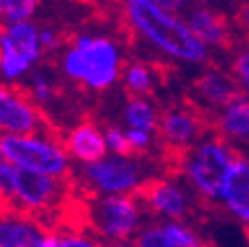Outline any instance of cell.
Instances as JSON below:
<instances>
[{
  "label": "cell",
  "mask_w": 249,
  "mask_h": 247,
  "mask_svg": "<svg viewBox=\"0 0 249 247\" xmlns=\"http://www.w3.org/2000/svg\"><path fill=\"white\" fill-rule=\"evenodd\" d=\"M121 18L135 40L174 64H210L212 52L194 36L184 16L164 10L159 0H127L121 4Z\"/></svg>",
  "instance_id": "1"
},
{
  "label": "cell",
  "mask_w": 249,
  "mask_h": 247,
  "mask_svg": "<svg viewBox=\"0 0 249 247\" xmlns=\"http://www.w3.org/2000/svg\"><path fill=\"white\" fill-rule=\"evenodd\" d=\"M123 44L105 32L79 30L57 55V71L66 81L93 95L111 91L127 66Z\"/></svg>",
  "instance_id": "2"
},
{
  "label": "cell",
  "mask_w": 249,
  "mask_h": 247,
  "mask_svg": "<svg viewBox=\"0 0 249 247\" xmlns=\"http://www.w3.org/2000/svg\"><path fill=\"white\" fill-rule=\"evenodd\" d=\"M235 157V146L217 133H210L198 144L174 157L172 174L192 190L198 202L217 204Z\"/></svg>",
  "instance_id": "3"
},
{
  "label": "cell",
  "mask_w": 249,
  "mask_h": 247,
  "mask_svg": "<svg viewBox=\"0 0 249 247\" xmlns=\"http://www.w3.org/2000/svg\"><path fill=\"white\" fill-rule=\"evenodd\" d=\"M159 176L152 170L148 159L142 157H115L107 154L105 159L79 166L71 180L87 198H105V196H139L142 188Z\"/></svg>",
  "instance_id": "4"
},
{
  "label": "cell",
  "mask_w": 249,
  "mask_h": 247,
  "mask_svg": "<svg viewBox=\"0 0 249 247\" xmlns=\"http://www.w3.org/2000/svg\"><path fill=\"white\" fill-rule=\"evenodd\" d=\"M0 157L16 168L40 172L57 180H71L75 172V164L66 152L61 135L53 129L34 135L0 137Z\"/></svg>",
  "instance_id": "5"
},
{
  "label": "cell",
  "mask_w": 249,
  "mask_h": 247,
  "mask_svg": "<svg viewBox=\"0 0 249 247\" xmlns=\"http://www.w3.org/2000/svg\"><path fill=\"white\" fill-rule=\"evenodd\" d=\"M148 220L139 196L89 198L85 204V226L103 243H133Z\"/></svg>",
  "instance_id": "6"
},
{
  "label": "cell",
  "mask_w": 249,
  "mask_h": 247,
  "mask_svg": "<svg viewBox=\"0 0 249 247\" xmlns=\"http://www.w3.org/2000/svg\"><path fill=\"white\" fill-rule=\"evenodd\" d=\"M40 24L36 20L0 28V81L20 85L44 59Z\"/></svg>",
  "instance_id": "7"
},
{
  "label": "cell",
  "mask_w": 249,
  "mask_h": 247,
  "mask_svg": "<svg viewBox=\"0 0 249 247\" xmlns=\"http://www.w3.org/2000/svg\"><path fill=\"white\" fill-rule=\"evenodd\" d=\"M213 133L212 119L192 101L174 103L162 109L159 125V142L170 157L186 152Z\"/></svg>",
  "instance_id": "8"
},
{
  "label": "cell",
  "mask_w": 249,
  "mask_h": 247,
  "mask_svg": "<svg viewBox=\"0 0 249 247\" xmlns=\"http://www.w3.org/2000/svg\"><path fill=\"white\" fill-rule=\"evenodd\" d=\"M148 218L154 222H188L196 196L176 174H159L139 194Z\"/></svg>",
  "instance_id": "9"
},
{
  "label": "cell",
  "mask_w": 249,
  "mask_h": 247,
  "mask_svg": "<svg viewBox=\"0 0 249 247\" xmlns=\"http://www.w3.org/2000/svg\"><path fill=\"white\" fill-rule=\"evenodd\" d=\"M70 180H57L40 172L16 168V188L12 212L44 220L66 202Z\"/></svg>",
  "instance_id": "10"
},
{
  "label": "cell",
  "mask_w": 249,
  "mask_h": 247,
  "mask_svg": "<svg viewBox=\"0 0 249 247\" xmlns=\"http://www.w3.org/2000/svg\"><path fill=\"white\" fill-rule=\"evenodd\" d=\"M48 129H52L48 119L26 89L0 81V137L34 135Z\"/></svg>",
  "instance_id": "11"
},
{
  "label": "cell",
  "mask_w": 249,
  "mask_h": 247,
  "mask_svg": "<svg viewBox=\"0 0 249 247\" xmlns=\"http://www.w3.org/2000/svg\"><path fill=\"white\" fill-rule=\"evenodd\" d=\"M0 247H57V228L46 220L6 210L0 218Z\"/></svg>",
  "instance_id": "12"
},
{
  "label": "cell",
  "mask_w": 249,
  "mask_h": 247,
  "mask_svg": "<svg viewBox=\"0 0 249 247\" xmlns=\"http://www.w3.org/2000/svg\"><path fill=\"white\" fill-rule=\"evenodd\" d=\"M239 97L243 95L233 75L222 68L210 66L202 70L192 83V103L206 115L212 113V119Z\"/></svg>",
  "instance_id": "13"
},
{
  "label": "cell",
  "mask_w": 249,
  "mask_h": 247,
  "mask_svg": "<svg viewBox=\"0 0 249 247\" xmlns=\"http://www.w3.org/2000/svg\"><path fill=\"white\" fill-rule=\"evenodd\" d=\"M61 141H64L66 152L70 154L71 162L79 166L93 164L109 154L105 142V127L93 119L77 121L61 135Z\"/></svg>",
  "instance_id": "14"
},
{
  "label": "cell",
  "mask_w": 249,
  "mask_h": 247,
  "mask_svg": "<svg viewBox=\"0 0 249 247\" xmlns=\"http://www.w3.org/2000/svg\"><path fill=\"white\" fill-rule=\"evenodd\" d=\"M184 20L190 26L194 36L210 52H222L231 48L233 30L224 12L208 4H190L188 10L184 12Z\"/></svg>",
  "instance_id": "15"
},
{
  "label": "cell",
  "mask_w": 249,
  "mask_h": 247,
  "mask_svg": "<svg viewBox=\"0 0 249 247\" xmlns=\"http://www.w3.org/2000/svg\"><path fill=\"white\" fill-rule=\"evenodd\" d=\"M226 213L249 228V157L237 152L220 196Z\"/></svg>",
  "instance_id": "16"
},
{
  "label": "cell",
  "mask_w": 249,
  "mask_h": 247,
  "mask_svg": "<svg viewBox=\"0 0 249 247\" xmlns=\"http://www.w3.org/2000/svg\"><path fill=\"white\" fill-rule=\"evenodd\" d=\"M213 133L226 139L231 146L249 142V99L239 97L222 109L213 119Z\"/></svg>",
  "instance_id": "17"
},
{
  "label": "cell",
  "mask_w": 249,
  "mask_h": 247,
  "mask_svg": "<svg viewBox=\"0 0 249 247\" xmlns=\"http://www.w3.org/2000/svg\"><path fill=\"white\" fill-rule=\"evenodd\" d=\"M162 109L152 101V97H127L123 103L121 119L124 129H139L159 135Z\"/></svg>",
  "instance_id": "18"
},
{
  "label": "cell",
  "mask_w": 249,
  "mask_h": 247,
  "mask_svg": "<svg viewBox=\"0 0 249 247\" xmlns=\"http://www.w3.org/2000/svg\"><path fill=\"white\" fill-rule=\"evenodd\" d=\"M127 97H152L159 85V70L146 59H129L121 79Z\"/></svg>",
  "instance_id": "19"
},
{
  "label": "cell",
  "mask_w": 249,
  "mask_h": 247,
  "mask_svg": "<svg viewBox=\"0 0 249 247\" xmlns=\"http://www.w3.org/2000/svg\"><path fill=\"white\" fill-rule=\"evenodd\" d=\"M22 87L26 89V93L30 95V99H32L40 109L48 107V105L53 101L55 93H57L55 77H53L52 73L44 71L42 68H38L32 75H30V77L24 81Z\"/></svg>",
  "instance_id": "20"
},
{
  "label": "cell",
  "mask_w": 249,
  "mask_h": 247,
  "mask_svg": "<svg viewBox=\"0 0 249 247\" xmlns=\"http://www.w3.org/2000/svg\"><path fill=\"white\" fill-rule=\"evenodd\" d=\"M38 10V0H0V28L32 22Z\"/></svg>",
  "instance_id": "21"
},
{
  "label": "cell",
  "mask_w": 249,
  "mask_h": 247,
  "mask_svg": "<svg viewBox=\"0 0 249 247\" xmlns=\"http://www.w3.org/2000/svg\"><path fill=\"white\" fill-rule=\"evenodd\" d=\"M57 247H103V241L85 224L75 228H57Z\"/></svg>",
  "instance_id": "22"
},
{
  "label": "cell",
  "mask_w": 249,
  "mask_h": 247,
  "mask_svg": "<svg viewBox=\"0 0 249 247\" xmlns=\"http://www.w3.org/2000/svg\"><path fill=\"white\" fill-rule=\"evenodd\" d=\"M135 247H178L170 235L164 231L162 224L160 222H154V220H148L142 229L137 233L135 241H133Z\"/></svg>",
  "instance_id": "23"
},
{
  "label": "cell",
  "mask_w": 249,
  "mask_h": 247,
  "mask_svg": "<svg viewBox=\"0 0 249 247\" xmlns=\"http://www.w3.org/2000/svg\"><path fill=\"white\" fill-rule=\"evenodd\" d=\"M164 231L178 247H206L202 235L188 222H160Z\"/></svg>",
  "instance_id": "24"
},
{
  "label": "cell",
  "mask_w": 249,
  "mask_h": 247,
  "mask_svg": "<svg viewBox=\"0 0 249 247\" xmlns=\"http://www.w3.org/2000/svg\"><path fill=\"white\" fill-rule=\"evenodd\" d=\"M230 73L233 75L241 95L249 99V46H243L233 53L230 64Z\"/></svg>",
  "instance_id": "25"
},
{
  "label": "cell",
  "mask_w": 249,
  "mask_h": 247,
  "mask_svg": "<svg viewBox=\"0 0 249 247\" xmlns=\"http://www.w3.org/2000/svg\"><path fill=\"white\" fill-rule=\"evenodd\" d=\"M124 131H127L129 146H131V152L135 154V157L148 159V157H150V152L154 150V146L160 144L157 133L139 131V129H124Z\"/></svg>",
  "instance_id": "26"
},
{
  "label": "cell",
  "mask_w": 249,
  "mask_h": 247,
  "mask_svg": "<svg viewBox=\"0 0 249 247\" xmlns=\"http://www.w3.org/2000/svg\"><path fill=\"white\" fill-rule=\"evenodd\" d=\"M105 142H107V150L109 154L115 157H131V146H129V139H127V131L121 125H105Z\"/></svg>",
  "instance_id": "27"
},
{
  "label": "cell",
  "mask_w": 249,
  "mask_h": 247,
  "mask_svg": "<svg viewBox=\"0 0 249 247\" xmlns=\"http://www.w3.org/2000/svg\"><path fill=\"white\" fill-rule=\"evenodd\" d=\"M16 188V166H12L6 159L0 157V202L6 210L12 208Z\"/></svg>",
  "instance_id": "28"
},
{
  "label": "cell",
  "mask_w": 249,
  "mask_h": 247,
  "mask_svg": "<svg viewBox=\"0 0 249 247\" xmlns=\"http://www.w3.org/2000/svg\"><path fill=\"white\" fill-rule=\"evenodd\" d=\"M40 44H42V50L46 55H53L64 50V46L68 44L66 42V36L59 32V30L52 24H40Z\"/></svg>",
  "instance_id": "29"
},
{
  "label": "cell",
  "mask_w": 249,
  "mask_h": 247,
  "mask_svg": "<svg viewBox=\"0 0 249 247\" xmlns=\"http://www.w3.org/2000/svg\"><path fill=\"white\" fill-rule=\"evenodd\" d=\"M237 20H239V24H241L245 30H249V4L241 6V10H239V14H237Z\"/></svg>",
  "instance_id": "30"
},
{
  "label": "cell",
  "mask_w": 249,
  "mask_h": 247,
  "mask_svg": "<svg viewBox=\"0 0 249 247\" xmlns=\"http://www.w3.org/2000/svg\"><path fill=\"white\" fill-rule=\"evenodd\" d=\"M103 247H135L133 243H103Z\"/></svg>",
  "instance_id": "31"
},
{
  "label": "cell",
  "mask_w": 249,
  "mask_h": 247,
  "mask_svg": "<svg viewBox=\"0 0 249 247\" xmlns=\"http://www.w3.org/2000/svg\"><path fill=\"white\" fill-rule=\"evenodd\" d=\"M4 213H6V208H4V204H2V202H0V218H2Z\"/></svg>",
  "instance_id": "32"
}]
</instances>
